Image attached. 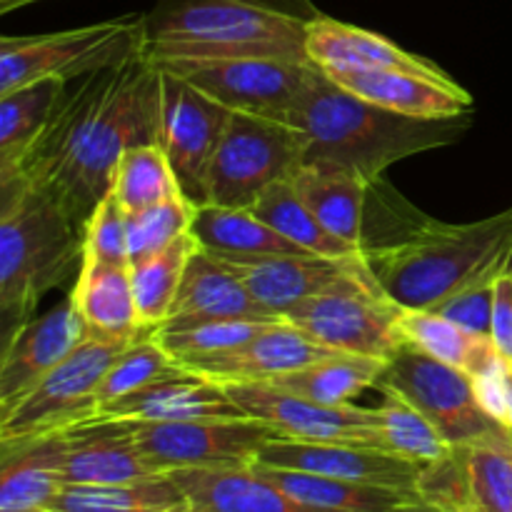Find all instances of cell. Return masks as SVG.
<instances>
[{"instance_id":"obj_1","label":"cell","mask_w":512,"mask_h":512,"mask_svg":"<svg viewBox=\"0 0 512 512\" xmlns=\"http://www.w3.org/2000/svg\"><path fill=\"white\" fill-rule=\"evenodd\" d=\"M163 120V68L138 53L65 90L20 178L48 190L83 228L125 150L163 143Z\"/></svg>"},{"instance_id":"obj_2","label":"cell","mask_w":512,"mask_h":512,"mask_svg":"<svg viewBox=\"0 0 512 512\" xmlns=\"http://www.w3.org/2000/svg\"><path fill=\"white\" fill-rule=\"evenodd\" d=\"M363 260L400 308L430 310L512 250V208L475 223H440L415 210L383 178L370 183Z\"/></svg>"},{"instance_id":"obj_3","label":"cell","mask_w":512,"mask_h":512,"mask_svg":"<svg viewBox=\"0 0 512 512\" xmlns=\"http://www.w3.org/2000/svg\"><path fill=\"white\" fill-rule=\"evenodd\" d=\"M283 123L295 125L308 140L305 163L343 168L375 183L398 160L458 143L473 118L420 120L390 113L313 68Z\"/></svg>"},{"instance_id":"obj_4","label":"cell","mask_w":512,"mask_h":512,"mask_svg":"<svg viewBox=\"0 0 512 512\" xmlns=\"http://www.w3.org/2000/svg\"><path fill=\"white\" fill-rule=\"evenodd\" d=\"M310 18L268 0H155L145 15V55L155 63L210 58L310 63L305 53Z\"/></svg>"},{"instance_id":"obj_5","label":"cell","mask_w":512,"mask_h":512,"mask_svg":"<svg viewBox=\"0 0 512 512\" xmlns=\"http://www.w3.org/2000/svg\"><path fill=\"white\" fill-rule=\"evenodd\" d=\"M83 268V228L38 185H0V315L3 340L35 318L40 298Z\"/></svg>"},{"instance_id":"obj_6","label":"cell","mask_w":512,"mask_h":512,"mask_svg":"<svg viewBox=\"0 0 512 512\" xmlns=\"http://www.w3.org/2000/svg\"><path fill=\"white\" fill-rule=\"evenodd\" d=\"M145 53V15L45 35L0 38V95L40 80H80Z\"/></svg>"},{"instance_id":"obj_7","label":"cell","mask_w":512,"mask_h":512,"mask_svg":"<svg viewBox=\"0 0 512 512\" xmlns=\"http://www.w3.org/2000/svg\"><path fill=\"white\" fill-rule=\"evenodd\" d=\"M288 323L338 353L390 360L405 343L395 305L363 263L295 305Z\"/></svg>"},{"instance_id":"obj_8","label":"cell","mask_w":512,"mask_h":512,"mask_svg":"<svg viewBox=\"0 0 512 512\" xmlns=\"http://www.w3.org/2000/svg\"><path fill=\"white\" fill-rule=\"evenodd\" d=\"M308 140L295 125L248 113H230L208 170L205 205L253 208L255 200L305 165Z\"/></svg>"},{"instance_id":"obj_9","label":"cell","mask_w":512,"mask_h":512,"mask_svg":"<svg viewBox=\"0 0 512 512\" xmlns=\"http://www.w3.org/2000/svg\"><path fill=\"white\" fill-rule=\"evenodd\" d=\"M128 420V418H123ZM140 453L158 473L253 468L265 443L280 438L258 418L128 420Z\"/></svg>"},{"instance_id":"obj_10","label":"cell","mask_w":512,"mask_h":512,"mask_svg":"<svg viewBox=\"0 0 512 512\" xmlns=\"http://www.w3.org/2000/svg\"><path fill=\"white\" fill-rule=\"evenodd\" d=\"M128 345L83 340L18 405L0 415V443L58 433L98 415V388Z\"/></svg>"},{"instance_id":"obj_11","label":"cell","mask_w":512,"mask_h":512,"mask_svg":"<svg viewBox=\"0 0 512 512\" xmlns=\"http://www.w3.org/2000/svg\"><path fill=\"white\" fill-rule=\"evenodd\" d=\"M380 388L408 398L433 420L453 448H465L503 425L483 408L473 378L465 370L440 363L408 343L388 360Z\"/></svg>"},{"instance_id":"obj_12","label":"cell","mask_w":512,"mask_h":512,"mask_svg":"<svg viewBox=\"0 0 512 512\" xmlns=\"http://www.w3.org/2000/svg\"><path fill=\"white\" fill-rule=\"evenodd\" d=\"M158 65L188 80L230 113L275 120H283L290 113L315 68L313 63L273 58L165 60Z\"/></svg>"},{"instance_id":"obj_13","label":"cell","mask_w":512,"mask_h":512,"mask_svg":"<svg viewBox=\"0 0 512 512\" xmlns=\"http://www.w3.org/2000/svg\"><path fill=\"white\" fill-rule=\"evenodd\" d=\"M250 418L273 425L280 438L303 443H343L385 448L378 413L358 405H323L270 383L223 385ZM388 450V448H385Z\"/></svg>"},{"instance_id":"obj_14","label":"cell","mask_w":512,"mask_h":512,"mask_svg":"<svg viewBox=\"0 0 512 512\" xmlns=\"http://www.w3.org/2000/svg\"><path fill=\"white\" fill-rule=\"evenodd\" d=\"M163 88L165 120L160 145L178 175L185 198L205 205L208 170L228 128L230 110L170 70H163Z\"/></svg>"},{"instance_id":"obj_15","label":"cell","mask_w":512,"mask_h":512,"mask_svg":"<svg viewBox=\"0 0 512 512\" xmlns=\"http://www.w3.org/2000/svg\"><path fill=\"white\" fill-rule=\"evenodd\" d=\"M255 465L408 490H423L425 473L430 468V465L415 463V460L390 453L385 448L343 443H303V440L288 438H275L265 443Z\"/></svg>"},{"instance_id":"obj_16","label":"cell","mask_w":512,"mask_h":512,"mask_svg":"<svg viewBox=\"0 0 512 512\" xmlns=\"http://www.w3.org/2000/svg\"><path fill=\"white\" fill-rule=\"evenodd\" d=\"M83 340L88 333L70 298L5 338L0 350V415L18 405Z\"/></svg>"},{"instance_id":"obj_17","label":"cell","mask_w":512,"mask_h":512,"mask_svg":"<svg viewBox=\"0 0 512 512\" xmlns=\"http://www.w3.org/2000/svg\"><path fill=\"white\" fill-rule=\"evenodd\" d=\"M205 250V248H203ZM210 253V250H208ZM218 258L258 303L285 318L295 305L308 300L325 285L343 278L363 263V253L353 258H323V255H233L210 253Z\"/></svg>"},{"instance_id":"obj_18","label":"cell","mask_w":512,"mask_h":512,"mask_svg":"<svg viewBox=\"0 0 512 512\" xmlns=\"http://www.w3.org/2000/svg\"><path fill=\"white\" fill-rule=\"evenodd\" d=\"M330 80L390 113L420 120H448L473 113V95L445 75H420L408 70H340Z\"/></svg>"},{"instance_id":"obj_19","label":"cell","mask_w":512,"mask_h":512,"mask_svg":"<svg viewBox=\"0 0 512 512\" xmlns=\"http://www.w3.org/2000/svg\"><path fill=\"white\" fill-rule=\"evenodd\" d=\"M338 350L325 348L323 343L310 338L300 328H295L288 320L270 323L263 333L255 335L240 348L228 350V353L213 355V358L195 360V363L183 365L193 373L205 375L220 385L235 383H268V380L288 375L293 370L305 368L310 363L328 358Z\"/></svg>"},{"instance_id":"obj_20","label":"cell","mask_w":512,"mask_h":512,"mask_svg":"<svg viewBox=\"0 0 512 512\" xmlns=\"http://www.w3.org/2000/svg\"><path fill=\"white\" fill-rule=\"evenodd\" d=\"M63 483L65 485H113L163 475L145 460L130 433L128 420L93 415L65 428Z\"/></svg>"},{"instance_id":"obj_21","label":"cell","mask_w":512,"mask_h":512,"mask_svg":"<svg viewBox=\"0 0 512 512\" xmlns=\"http://www.w3.org/2000/svg\"><path fill=\"white\" fill-rule=\"evenodd\" d=\"M98 413L128 420H200L245 415L223 385L183 365L123 398L100 405Z\"/></svg>"},{"instance_id":"obj_22","label":"cell","mask_w":512,"mask_h":512,"mask_svg":"<svg viewBox=\"0 0 512 512\" xmlns=\"http://www.w3.org/2000/svg\"><path fill=\"white\" fill-rule=\"evenodd\" d=\"M305 53L310 63L323 73L393 68L420 75H445V70L438 68L433 60L408 53L385 35L318 13L308 20Z\"/></svg>"},{"instance_id":"obj_23","label":"cell","mask_w":512,"mask_h":512,"mask_svg":"<svg viewBox=\"0 0 512 512\" xmlns=\"http://www.w3.org/2000/svg\"><path fill=\"white\" fill-rule=\"evenodd\" d=\"M75 310L83 318L85 333L93 340L115 345H130L140 335L150 333L140 323L138 305L133 293L130 265L88 263L75 275V288L70 293Z\"/></svg>"},{"instance_id":"obj_24","label":"cell","mask_w":512,"mask_h":512,"mask_svg":"<svg viewBox=\"0 0 512 512\" xmlns=\"http://www.w3.org/2000/svg\"><path fill=\"white\" fill-rule=\"evenodd\" d=\"M253 468L293 498L330 512H445L423 490L323 478V475L265 468V465H253Z\"/></svg>"},{"instance_id":"obj_25","label":"cell","mask_w":512,"mask_h":512,"mask_svg":"<svg viewBox=\"0 0 512 512\" xmlns=\"http://www.w3.org/2000/svg\"><path fill=\"white\" fill-rule=\"evenodd\" d=\"M193 512H330L293 498L255 468L175 470L168 473Z\"/></svg>"},{"instance_id":"obj_26","label":"cell","mask_w":512,"mask_h":512,"mask_svg":"<svg viewBox=\"0 0 512 512\" xmlns=\"http://www.w3.org/2000/svg\"><path fill=\"white\" fill-rule=\"evenodd\" d=\"M65 450V430L0 443V512L48 510L65 485Z\"/></svg>"},{"instance_id":"obj_27","label":"cell","mask_w":512,"mask_h":512,"mask_svg":"<svg viewBox=\"0 0 512 512\" xmlns=\"http://www.w3.org/2000/svg\"><path fill=\"white\" fill-rule=\"evenodd\" d=\"M168 320H285L265 308L250 290L208 250L198 248L188 260Z\"/></svg>"},{"instance_id":"obj_28","label":"cell","mask_w":512,"mask_h":512,"mask_svg":"<svg viewBox=\"0 0 512 512\" xmlns=\"http://www.w3.org/2000/svg\"><path fill=\"white\" fill-rule=\"evenodd\" d=\"M290 185L330 233L363 250L368 180L343 168L305 163L295 170Z\"/></svg>"},{"instance_id":"obj_29","label":"cell","mask_w":512,"mask_h":512,"mask_svg":"<svg viewBox=\"0 0 512 512\" xmlns=\"http://www.w3.org/2000/svg\"><path fill=\"white\" fill-rule=\"evenodd\" d=\"M63 93L60 80H40L0 95V185L20 178Z\"/></svg>"},{"instance_id":"obj_30","label":"cell","mask_w":512,"mask_h":512,"mask_svg":"<svg viewBox=\"0 0 512 512\" xmlns=\"http://www.w3.org/2000/svg\"><path fill=\"white\" fill-rule=\"evenodd\" d=\"M50 512H190V503L170 475L113 485H63Z\"/></svg>"},{"instance_id":"obj_31","label":"cell","mask_w":512,"mask_h":512,"mask_svg":"<svg viewBox=\"0 0 512 512\" xmlns=\"http://www.w3.org/2000/svg\"><path fill=\"white\" fill-rule=\"evenodd\" d=\"M400 335L420 353L465 370L470 378L500 358L490 335L470 333L468 328L433 310L400 308Z\"/></svg>"},{"instance_id":"obj_32","label":"cell","mask_w":512,"mask_h":512,"mask_svg":"<svg viewBox=\"0 0 512 512\" xmlns=\"http://www.w3.org/2000/svg\"><path fill=\"white\" fill-rule=\"evenodd\" d=\"M388 370V360L353 353H333L328 358L268 380L275 388L303 395L323 405H348L368 388H375Z\"/></svg>"},{"instance_id":"obj_33","label":"cell","mask_w":512,"mask_h":512,"mask_svg":"<svg viewBox=\"0 0 512 512\" xmlns=\"http://www.w3.org/2000/svg\"><path fill=\"white\" fill-rule=\"evenodd\" d=\"M193 235L210 253L233 255H300L305 253L288 238L270 228L250 208L198 205Z\"/></svg>"},{"instance_id":"obj_34","label":"cell","mask_w":512,"mask_h":512,"mask_svg":"<svg viewBox=\"0 0 512 512\" xmlns=\"http://www.w3.org/2000/svg\"><path fill=\"white\" fill-rule=\"evenodd\" d=\"M255 215L270 228L278 230L283 238L303 248L305 253L323 255V258H353L363 250L353 248L350 243L330 233L318 218L308 210V205L298 198L290 180L270 185L263 195L253 203Z\"/></svg>"},{"instance_id":"obj_35","label":"cell","mask_w":512,"mask_h":512,"mask_svg":"<svg viewBox=\"0 0 512 512\" xmlns=\"http://www.w3.org/2000/svg\"><path fill=\"white\" fill-rule=\"evenodd\" d=\"M468 512H512V430L500 425L493 433L465 445Z\"/></svg>"},{"instance_id":"obj_36","label":"cell","mask_w":512,"mask_h":512,"mask_svg":"<svg viewBox=\"0 0 512 512\" xmlns=\"http://www.w3.org/2000/svg\"><path fill=\"white\" fill-rule=\"evenodd\" d=\"M198 248V238L190 230V233L180 235L173 245L160 250L153 258H145L140 263L130 265L135 305H138L140 323L148 330H155L168 320L175 295H178L180 283H183L188 260L193 258Z\"/></svg>"},{"instance_id":"obj_37","label":"cell","mask_w":512,"mask_h":512,"mask_svg":"<svg viewBox=\"0 0 512 512\" xmlns=\"http://www.w3.org/2000/svg\"><path fill=\"white\" fill-rule=\"evenodd\" d=\"M268 325L265 320H165L153 335L175 363L188 365L240 348Z\"/></svg>"},{"instance_id":"obj_38","label":"cell","mask_w":512,"mask_h":512,"mask_svg":"<svg viewBox=\"0 0 512 512\" xmlns=\"http://www.w3.org/2000/svg\"><path fill=\"white\" fill-rule=\"evenodd\" d=\"M383 390V403L375 410L378 413L380 433H383L385 448L398 453L415 463L433 465L453 455V445L443 438L433 420L420 413L408 398L390 388Z\"/></svg>"},{"instance_id":"obj_39","label":"cell","mask_w":512,"mask_h":512,"mask_svg":"<svg viewBox=\"0 0 512 512\" xmlns=\"http://www.w3.org/2000/svg\"><path fill=\"white\" fill-rule=\"evenodd\" d=\"M110 190L128 215L183 195L163 145H138L125 150L118 160Z\"/></svg>"},{"instance_id":"obj_40","label":"cell","mask_w":512,"mask_h":512,"mask_svg":"<svg viewBox=\"0 0 512 512\" xmlns=\"http://www.w3.org/2000/svg\"><path fill=\"white\" fill-rule=\"evenodd\" d=\"M195 210L198 205L190 203L185 195L155 203L150 208L128 215V253L130 265L145 258H153L160 250L173 245L180 235L193 230Z\"/></svg>"},{"instance_id":"obj_41","label":"cell","mask_w":512,"mask_h":512,"mask_svg":"<svg viewBox=\"0 0 512 512\" xmlns=\"http://www.w3.org/2000/svg\"><path fill=\"white\" fill-rule=\"evenodd\" d=\"M175 368H180V365L170 358L168 350L158 343V338L150 330V333L140 335L135 343H130L110 363L108 373H105L103 383L98 388V403L105 405L110 400L123 398V395L173 373Z\"/></svg>"},{"instance_id":"obj_42","label":"cell","mask_w":512,"mask_h":512,"mask_svg":"<svg viewBox=\"0 0 512 512\" xmlns=\"http://www.w3.org/2000/svg\"><path fill=\"white\" fill-rule=\"evenodd\" d=\"M510 260L512 250L505 253L503 258L495 260V263H490L485 270H480L475 278H470L468 283L460 285L455 293H450L448 298L440 300V303L430 310L455 320L458 325L468 328L470 333L490 335V325H493L495 283H498L500 273L508 268Z\"/></svg>"},{"instance_id":"obj_43","label":"cell","mask_w":512,"mask_h":512,"mask_svg":"<svg viewBox=\"0 0 512 512\" xmlns=\"http://www.w3.org/2000/svg\"><path fill=\"white\" fill-rule=\"evenodd\" d=\"M83 260L88 263L130 265L128 213L113 190L95 205L83 225Z\"/></svg>"},{"instance_id":"obj_44","label":"cell","mask_w":512,"mask_h":512,"mask_svg":"<svg viewBox=\"0 0 512 512\" xmlns=\"http://www.w3.org/2000/svg\"><path fill=\"white\" fill-rule=\"evenodd\" d=\"M490 338H493L498 353L512 363V260L495 283Z\"/></svg>"},{"instance_id":"obj_45","label":"cell","mask_w":512,"mask_h":512,"mask_svg":"<svg viewBox=\"0 0 512 512\" xmlns=\"http://www.w3.org/2000/svg\"><path fill=\"white\" fill-rule=\"evenodd\" d=\"M33 3H40V0H0V13L8 15V13H13V10L28 8V5H33Z\"/></svg>"},{"instance_id":"obj_46","label":"cell","mask_w":512,"mask_h":512,"mask_svg":"<svg viewBox=\"0 0 512 512\" xmlns=\"http://www.w3.org/2000/svg\"><path fill=\"white\" fill-rule=\"evenodd\" d=\"M505 425L512 430V363H508V418Z\"/></svg>"},{"instance_id":"obj_47","label":"cell","mask_w":512,"mask_h":512,"mask_svg":"<svg viewBox=\"0 0 512 512\" xmlns=\"http://www.w3.org/2000/svg\"><path fill=\"white\" fill-rule=\"evenodd\" d=\"M20 512H50V510H45V508H35V510H20Z\"/></svg>"},{"instance_id":"obj_48","label":"cell","mask_w":512,"mask_h":512,"mask_svg":"<svg viewBox=\"0 0 512 512\" xmlns=\"http://www.w3.org/2000/svg\"><path fill=\"white\" fill-rule=\"evenodd\" d=\"M445 512H468V510H445Z\"/></svg>"},{"instance_id":"obj_49","label":"cell","mask_w":512,"mask_h":512,"mask_svg":"<svg viewBox=\"0 0 512 512\" xmlns=\"http://www.w3.org/2000/svg\"><path fill=\"white\" fill-rule=\"evenodd\" d=\"M190 512H193V510H190Z\"/></svg>"}]
</instances>
